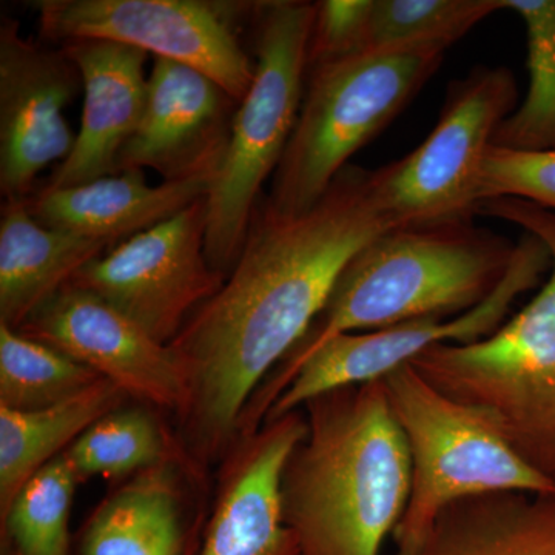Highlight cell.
<instances>
[{
	"instance_id": "cell-14",
	"label": "cell",
	"mask_w": 555,
	"mask_h": 555,
	"mask_svg": "<svg viewBox=\"0 0 555 555\" xmlns=\"http://www.w3.org/2000/svg\"><path fill=\"white\" fill-rule=\"evenodd\" d=\"M306 434L308 420L298 409L236 438L219 463L198 555H301L297 534L284 521L281 480Z\"/></svg>"
},
{
	"instance_id": "cell-7",
	"label": "cell",
	"mask_w": 555,
	"mask_h": 555,
	"mask_svg": "<svg viewBox=\"0 0 555 555\" xmlns=\"http://www.w3.org/2000/svg\"><path fill=\"white\" fill-rule=\"evenodd\" d=\"M412 463L411 496L392 539L397 553L420 545L440 514L469 496L554 495L555 480L465 404L426 382L411 364L382 378Z\"/></svg>"
},
{
	"instance_id": "cell-27",
	"label": "cell",
	"mask_w": 555,
	"mask_h": 555,
	"mask_svg": "<svg viewBox=\"0 0 555 555\" xmlns=\"http://www.w3.org/2000/svg\"><path fill=\"white\" fill-rule=\"evenodd\" d=\"M517 198L555 210V150L524 152L495 147L486 153L478 201Z\"/></svg>"
},
{
	"instance_id": "cell-25",
	"label": "cell",
	"mask_w": 555,
	"mask_h": 555,
	"mask_svg": "<svg viewBox=\"0 0 555 555\" xmlns=\"http://www.w3.org/2000/svg\"><path fill=\"white\" fill-rule=\"evenodd\" d=\"M93 369L0 324V406L38 411L101 382Z\"/></svg>"
},
{
	"instance_id": "cell-9",
	"label": "cell",
	"mask_w": 555,
	"mask_h": 555,
	"mask_svg": "<svg viewBox=\"0 0 555 555\" xmlns=\"http://www.w3.org/2000/svg\"><path fill=\"white\" fill-rule=\"evenodd\" d=\"M43 39L107 40L204 73L243 101L255 64L241 46L235 14L243 3L204 0H38Z\"/></svg>"
},
{
	"instance_id": "cell-24",
	"label": "cell",
	"mask_w": 555,
	"mask_h": 555,
	"mask_svg": "<svg viewBox=\"0 0 555 555\" xmlns=\"http://www.w3.org/2000/svg\"><path fill=\"white\" fill-rule=\"evenodd\" d=\"M78 485L64 454L35 474L0 514L2 555H72L69 516Z\"/></svg>"
},
{
	"instance_id": "cell-2",
	"label": "cell",
	"mask_w": 555,
	"mask_h": 555,
	"mask_svg": "<svg viewBox=\"0 0 555 555\" xmlns=\"http://www.w3.org/2000/svg\"><path fill=\"white\" fill-rule=\"evenodd\" d=\"M517 244L473 219L387 230L350 258L305 337L258 387L236 437L264 425L276 398L332 338L476 308L503 280Z\"/></svg>"
},
{
	"instance_id": "cell-13",
	"label": "cell",
	"mask_w": 555,
	"mask_h": 555,
	"mask_svg": "<svg viewBox=\"0 0 555 555\" xmlns=\"http://www.w3.org/2000/svg\"><path fill=\"white\" fill-rule=\"evenodd\" d=\"M82 87L64 50L33 42L20 22H0V190L3 198L27 199L36 178L61 164L76 134L64 109Z\"/></svg>"
},
{
	"instance_id": "cell-6",
	"label": "cell",
	"mask_w": 555,
	"mask_h": 555,
	"mask_svg": "<svg viewBox=\"0 0 555 555\" xmlns=\"http://www.w3.org/2000/svg\"><path fill=\"white\" fill-rule=\"evenodd\" d=\"M257 62L238 102L228 147L208 193L206 254L229 275L235 266L262 185L275 175L305 100L315 3H257Z\"/></svg>"
},
{
	"instance_id": "cell-20",
	"label": "cell",
	"mask_w": 555,
	"mask_h": 555,
	"mask_svg": "<svg viewBox=\"0 0 555 555\" xmlns=\"http://www.w3.org/2000/svg\"><path fill=\"white\" fill-rule=\"evenodd\" d=\"M397 555H555V494L499 492L459 500L418 546Z\"/></svg>"
},
{
	"instance_id": "cell-23",
	"label": "cell",
	"mask_w": 555,
	"mask_h": 555,
	"mask_svg": "<svg viewBox=\"0 0 555 555\" xmlns=\"http://www.w3.org/2000/svg\"><path fill=\"white\" fill-rule=\"evenodd\" d=\"M505 7L525 24L529 89L524 104L500 124L492 145L555 150V0H505Z\"/></svg>"
},
{
	"instance_id": "cell-16",
	"label": "cell",
	"mask_w": 555,
	"mask_h": 555,
	"mask_svg": "<svg viewBox=\"0 0 555 555\" xmlns=\"http://www.w3.org/2000/svg\"><path fill=\"white\" fill-rule=\"evenodd\" d=\"M206 474L184 454L126 480L91 513L72 555H198L201 520L190 489Z\"/></svg>"
},
{
	"instance_id": "cell-21",
	"label": "cell",
	"mask_w": 555,
	"mask_h": 555,
	"mask_svg": "<svg viewBox=\"0 0 555 555\" xmlns=\"http://www.w3.org/2000/svg\"><path fill=\"white\" fill-rule=\"evenodd\" d=\"M129 400L115 383L102 378L54 406L38 411L0 406V514L35 474L64 454L98 420Z\"/></svg>"
},
{
	"instance_id": "cell-28",
	"label": "cell",
	"mask_w": 555,
	"mask_h": 555,
	"mask_svg": "<svg viewBox=\"0 0 555 555\" xmlns=\"http://www.w3.org/2000/svg\"><path fill=\"white\" fill-rule=\"evenodd\" d=\"M372 10L374 0L317 2L309 43V67L366 50Z\"/></svg>"
},
{
	"instance_id": "cell-10",
	"label": "cell",
	"mask_w": 555,
	"mask_h": 555,
	"mask_svg": "<svg viewBox=\"0 0 555 555\" xmlns=\"http://www.w3.org/2000/svg\"><path fill=\"white\" fill-rule=\"evenodd\" d=\"M550 266L551 254L543 241L525 232L505 276L476 308L452 318H425L332 338L299 367L264 423L298 411L328 390L382 379L429 347L470 345L488 338L506 323L514 302L540 283Z\"/></svg>"
},
{
	"instance_id": "cell-26",
	"label": "cell",
	"mask_w": 555,
	"mask_h": 555,
	"mask_svg": "<svg viewBox=\"0 0 555 555\" xmlns=\"http://www.w3.org/2000/svg\"><path fill=\"white\" fill-rule=\"evenodd\" d=\"M505 0H374L366 50L406 43L454 46Z\"/></svg>"
},
{
	"instance_id": "cell-19",
	"label": "cell",
	"mask_w": 555,
	"mask_h": 555,
	"mask_svg": "<svg viewBox=\"0 0 555 555\" xmlns=\"http://www.w3.org/2000/svg\"><path fill=\"white\" fill-rule=\"evenodd\" d=\"M0 324L20 328L109 244L36 221L27 201L9 199L0 215Z\"/></svg>"
},
{
	"instance_id": "cell-4",
	"label": "cell",
	"mask_w": 555,
	"mask_h": 555,
	"mask_svg": "<svg viewBox=\"0 0 555 555\" xmlns=\"http://www.w3.org/2000/svg\"><path fill=\"white\" fill-rule=\"evenodd\" d=\"M477 214L537 236L550 280L499 331L470 345H437L412 360L426 382L465 404L526 462L555 480V210L517 198L485 201Z\"/></svg>"
},
{
	"instance_id": "cell-5",
	"label": "cell",
	"mask_w": 555,
	"mask_h": 555,
	"mask_svg": "<svg viewBox=\"0 0 555 555\" xmlns=\"http://www.w3.org/2000/svg\"><path fill=\"white\" fill-rule=\"evenodd\" d=\"M449 49L418 42L364 50L308 68L305 100L266 201L310 210L349 159L392 122L436 75Z\"/></svg>"
},
{
	"instance_id": "cell-12",
	"label": "cell",
	"mask_w": 555,
	"mask_h": 555,
	"mask_svg": "<svg viewBox=\"0 0 555 555\" xmlns=\"http://www.w3.org/2000/svg\"><path fill=\"white\" fill-rule=\"evenodd\" d=\"M16 331L93 369L130 400L177 418L188 404V382L171 347L91 292L67 284Z\"/></svg>"
},
{
	"instance_id": "cell-15",
	"label": "cell",
	"mask_w": 555,
	"mask_h": 555,
	"mask_svg": "<svg viewBox=\"0 0 555 555\" xmlns=\"http://www.w3.org/2000/svg\"><path fill=\"white\" fill-rule=\"evenodd\" d=\"M238 102L198 69L156 60L138 129L124 145L118 170L158 171L175 181L219 169Z\"/></svg>"
},
{
	"instance_id": "cell-22",
	"label": "cell",
	"mask_w": 555,
	"mask_h": 555,
	"mask_svg": "<svg viewBox=\"0 0 555 555\" xmlns=\"http://www.w3.org/2000/svg\"><path fill=\"white\" fill-rule=\"evenodd\" d=\"M181 454L177 434L163 425L155 408L141 403L102 416L64 452L79 483L90 477L126 480Z\"/></svg>"
},
{
	"instance_id": "cell-8",
	"label": "cell",
	"mask_w": 555,
	"mask_h": 555,
	"mask_svg": "<svg viewBox=\"0 0 555 555\" xmlns=\"http://www.w3.org/2000/svg\"><path fill=\"white\" fill-rule=\"evenodd\" d=\"M517 96L516 78L506 67H476L451 82L425 142L375 170L379 196L398 228L473 219L486 153Z\"/></svg>"
},
{
	"instance_id": "cell-11",
	"label": "cell",
	"mask_w": 555,
	"mask_h": 555,
	"mask_svg": "<svg viewBox=\"0 0 555 555\" xmlns=\"http://www.w3.org/2000/svg\"><path fill=\"white\" fill-rule=\"evenodd\" d=\"M206 199L116 244L68 284L105 299L156 341L170 345L228 278L208 262Z\"/></svg>"
},
{
	"instance_id": "cell-17",
	"label": "cell",
	"mask_w": 555,
	"mask_h": 555,
	"mask_svg": "<svg viewBox=\"0 0 555 555\" xmlns=\"http://www.w3.org/2000/svg\"><path fill=\"white\" fill-rule=\"evenodd\" d=\"M61 49L82 79V122L75 147L57 164L46 189H65L119 173L124 145L138 129L147 101V53L107 40H73Z\"/></svg>"
},
{
	"instance_id": "cell-18",
	"label": "cell",
	"mask_w": 555,
	"mask_h": 555,
	"mask_svg": "<svg viewBox=\"0 0 555 555\" xmlns=\"http://www.w3.org/2000/svg\"><path fill=\"white\" fill-rule=\"evenodd\" d=\"M217 171L149 185L144 170H124L73 188H40L25 201L40 224L115 247L207 198Z\"/></svg>"
},
{
	"instance_id": "cell-3",
	"label": "cell",
	"mask_w": 555,
	"mask_h": 555,
	"mask_svg": "<svg viewBox=\"0 0 555 555\" xmlns=\"http://www.w3.org/2000/svg\"><path fill=\"white\" fill-rule=\"evenodd\" d=\"M308 434L281 480L301 555H379L411 496L406 437L383 379L338 387L305 406Z\"/></svg>"
},
{
	"instance_id": "cell-1",
	"label": "cell",
	"mask_w": 555,
	"mask_h": 555,
	"mask_svg": "<svg viewBox=\"0 0 555 555\" xmlns=\"http://www.w3.org/2000/svg\"><path fill=\"white\" fill-rule=\"evenodd\" d=\"M375 170L347 166L305 214L258 201L235 266L170 343L188 382L177 437L207 473L235 443L241 414L298 345L353 255L387 230Z\"/></svg>"
}]
</instances>
